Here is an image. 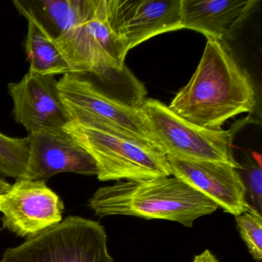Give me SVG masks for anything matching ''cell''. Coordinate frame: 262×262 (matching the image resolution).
I'll list each match as a JSON object with an SVG mask.
<instances>
[{"instance_id": "obj_1", "label": "cell", "mask_w": 262, "mask_h": 262, "mask_svg": "<svg viewBox=\"0 0 262 262\" xmlns=\"http://www.w3.org/2000/svg\"><path fill=\"white\" fill-rule=\"evenodd\" d=\"M256 105L257 93L249 73L225 41L208 38L192 77L168 108L198 126L220 130L228 119L252 113Z\"/></svg>"}, {"instance_id": "obj_2", "label": "cell", "mask_w": 262, "mask_h": 262, "mask_svg": "<svg viewBox=\"0 0 262 262\" xmlns=\"http://www.w3.org/2000/svg\"><path fill=\"white\" fill-rule=\"evenodd\" d=\"M99 217L136 216L178 222L191 228L194 221L219 208L200 191L174 176L143 181H118L99 188L89 201Z\"/></svg>"}, {"instance_id": "obj_3", "label": "cell", "mask_w": 262, "mask_h": 262, "mask_svg": "<svg viewBox=\"0 0 262 262\" xmlns=\"http://www.w3.org/2000/svg\"><path fill=\"white\" fill-rule=\"evenodd\" d=\"M63 129L92 156L97 177L107 181H143L171 176L159 147L93 118L72 119Z\"/></svg>"}, {"instance_id": "obj_4", "label": "cell", "mask_w": 262, "mask_h": 262, "mask_svg": "<svg viewBox=\"0 0 262 262\" xmlns=\"http://www.w3.org/2000/svg\"><path fill=\"white\" fill-rule=\"evenodd\" d=\"M159 148L166 156L195 161L222 162L239 169L233 155L237 128L212 130L194 125L156 99H143L138 105Z\"/></svg>"}, {"instance_id": "obj_5", "label": "cell", "mask_w": 262, "mask_h": 262, "mask_svg": "<svg viewBox=\"0 0 262 262\" xmlns=\"http://www.w3.org/2000/svg\"><path fill=\"white\" fill-rule=\"evenodd\" d=\"M107 243L105 228L99 222L71 215L7 248L0 262H114Z\"/></svg>"}, {"instance_id": "obj_6", "label": "cell", "mask_w": 262, "mask_h": 262, "mask_svg": "<svg viewBox=\"0 0 262 262\" xmlns=\"http://www.w3.org/2000/svg\"><path fill=\"white\" fill-rule=\"evenodd\" d=\"M71 73L108 78L125 70L127 53L107 19L105 0H96L86 20L55 39Z\"/></svg>"}, {"instance_id": "obj_7", "label": "cell", "mask_w": 262, "mask_h": 262, "mask_svg": "<svg viewBox=\"0 0 262 262\" xmlns=\"http://www.w3.org/2000/svg\"><path fill=\"white\" fill-rule=\"evenodd\" d=\"M58 91L71 120L98 119L159 148L139 107L111 97L76 73L62 76L58 80Z\"/></svg>"}, {"instance_id": "obj_8", "label": "cell", "mask_w": 262, "mask_h": 262, "mask_svg": "<svg viewBox=\"0 0 262 262\" xmlns=\"http://www.w3.org/2000/svg\"><path fill=\"white\" fill-rule=\"evenodd\" d=\"M107 19L127 53L158 35L183 29L182 0H105Z\"/></svg>"}, {"instance_id": "obj_9", "label": "cell", "mask_w": 262, "mask_h": 262, "mask_svg": "<svg viewBox=\"0 0 262 262\" xmlns=\"http://www.w3.org/2000/svg\"><path fill=\"white\" fill-rule=\"evenodd\" d=\"M63 211L62 199L45 181L17 179L0 198L3 226L27 239L60 223Z\"/></svg>"}, {"instance_id": "obj_10", "label": "cell", "mask_w": 262, "mask_h": 262, "mask_svg": "<svg viewBox=\"0 0 262 262\" xmlns=\"http://www.w3.org/2000/svg\"><path fill=\"white\" fill-rule=\"evenodd\" d=\"M27 137L29 159L25 179L46 182L63 172L97 176L94 159L63 128L38 130Z\"/></svg>"}, {"instance_id": "obj_11", "label": "cell", "mask_w": 262, "mask_h": 262, "mask_svg": "<svg viewBox=\"0 0 262 262\" xmlns=\"http://www.w3.org/2000/svg\"><path fill=\"white\" fill-rule=\"evenodd\" d=\"M15 121L29 133L42 129H60L71 121L53 76L28 73L19 82L8 84Z\"/></svg>"}, {"instance_id": "obj_12", "label": "cell", "mask_w": 262, "mask_h": 262, "mask_svg": "<svg viewBox=\"0 0 262 262\" xmlns=\"http://www.w3.org/2000/svg\"><path fill=\"white\" fill-rule=\"evenodd\" d=\"M166 156L173 176L200 191L225 212L236 217L251 207L237 168L222 162Z\"/></svg>"}, {"instance_id": "obj_13", "label": "cell", "mask_w": 262, "mask_h": 262, "mask_svg": "<svg viewBox=\"0 0 262 262\" xmlns=\"http://www.w3.org/2000/svg\"><path fill=\"white\" fill-rule=\"evenodd\" d=\"M257 0H182L183 29L225 41L250 16Z\"/></svg>"}, {"instance_id": "obj_14", "label": "cell", "mask_w": 262, "mask_h": 262, "mask_svg": "<svg viewBox=\"0 0 262 262\" xmlns=\"http://www.w3.org/2000/svg\"><path fill=\"white\" fill-rule=\"evenodd\" d=\"M21 15L33 16L54 39L86 20L96 0H14Z\"/></svg>"}, {"instance_id": "obj_15", "label": "cell", "mask_w": 262, "mask_h": 262, "mask_svg": "<svg viewBox=\"0 0 262 262\" xmlns=\"http://www.w3.org/2000/svg\"><path fill=\"white\" fill-rule=\"evenodd\" d=\"M22 16L28 22L25 51L30 63L29 72L53 77L71 73L55 39L33 16L28 14Z\"/></svg>"}, {"instance_id": "obj_16", "label": "cell", "mask_w": 262, "mask_h": 262, "mask_svg": "<svg viewBox=\"0 0 262 262\" xmlns=\"http://www.w3.org/2000/svg\"><path fill=\"white\" fill-rule=\"evenodd\" d=\"M28 159V137H10L0 133V176L25 179Z\"/></svg>"}, {"instance_id": "obj_17", "label": "cell", "mask_w": 262, "mask_h": 262, "mask_svg": "<svg viewBox=\"0 0 262 262\" xmlns=\"http://www.w3.org/2000/svg\"><path fill=\"white\" fill-rule=\"evenodd\" d=\"M237 169L246 191L248 205L261 214L262 202V166L261 156L252 151L247 156L243 163H239Z\"/></svg>"}, {"instance_id": "obj_18", "label": "cell", "mask_w": 262, "mask_h": 262, "mask_svg": "<svg viewBox=\"0 0 262 262\" xmlns=\"http://www.w3.org/2000/svg\"><path fill=\"white\" fill-rule=\"evenodd\" d=\"M237 231L256 262L262 260L261 214L250 207L235 217Z\"/></svg>"}, {"instance_id": "obj_19", "label": "cell", "mask_w": 262, "mask_h": 262, "mask_svg": "<svg viewBox=\"0 0 262 262\" xmlns=\"http://www.w3.org/2000/svg\"><path fill=\"white\" fill-rule=\"evenodd\" d=\"M193 262H219V260L211 251L205 250L200 254L196 255Z\"/></svg>"}, {"instance_id": "obj_20", "label": "cell", "mask_w": 262, "mask_h": 262, "mask_svg": "<svg viewBox=\"0 0 262 262\" xmlns=\"http://www.w3.org/2000/svg\"><path fill=\"white\" fill-rule=\"evenodd\" d=\"M11 184L7 182L4 177L0 176V198L5 195L11 188Z\"/></svg>"}]
</instances>
